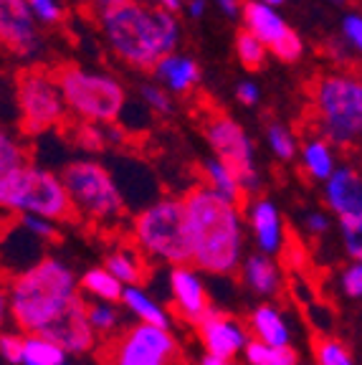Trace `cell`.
I'll list each match as a JSON object with an SVG mask.
<instances>
[{
  "label": "cell",
  "mask_w": 362,
  "mask_h": 365,
  "mask_svg": "<svg viewBox=\"0 0 362 365\" xmlns=\"http://www.w3.org/2000/svg\"><path fill=\"white\" fill-rule=\"evenodd\" d=\"M190 228V264L203 274L228 277L244 262V216L241 205L223 198L208 185H198L185 195Z\"/></svg>",
  "instance_id": "6da1fadb"
},
{
  "label": "cell",
  "mask_w": 362,
  "mask_h": 365,
  "mask_svg": "<svg viewBox=\"0 0 362 365\" xmlns=\"http://www.w3.org/2000/svg\"><path fill=\"white\" fill-rule=\"evenodd\" d=\"M81 294V279L56 257L18 269L6 284L3 312L21 332H43Z\"/></svg>",
  "instance_id": "7a4b0ae2"
},
{
  "label": "cell",
  "mask_w": 362,
  "mask_h": 365,
  "mask_svg": "<svg viewBox=\"0 0 362 365\" xmlns=\"http://www.w3.org/2000/svg\"><path fill=\"white\" fill-rule=\"evenodd\" d=\"M102 31L112 51L135 68H155L180 43L175 11L142 0L102 8Z\"/></svg>",
  "instance_id": "3957f363"
},
{
  "label": "cell",
  "mask_w": 362,
  "mask_h": 365,
  "mask_svg": "<svg viewBox=\"0 0 362 365\" xmlns=\"http://www.w3.org/2000/svg\"><path fill=\"white\" fill-rule=\"evenodd\" d=\"M132 239L150 262L167 267L190 264L192 249L185 198H160L145 205L132 218Z\"/></svg>",
  "instance_id": "277c9868"
},
{
  "label": "cell",
  "mask_w": 362,
  "mask_h": 365,
  "mask_svg": "<svg viewBox=\"0 0 362 365\" xmlns=\"http://www.w3.org/2000/svg\"><path fill=\"white\" fill-rule=\"evenodd\" d=\"M317 127L337 148L362 143V76L324 74L311 86Z\"/></svg>",
  "instance_id": "5b68a950"
},
{
  "label": "cell",
  "mask_w": 362,
  "mask_h": 365,
  "mask_svg": "<svg viewBox=\"0 0 362 365\" xmlns=\"http://www.w3.org/2000/svg\"><path fill=\"white\" fill-rule=\"evenodd\" d=\"M0 203L13 213H38L61 223L76 216L66 182L61 175L38 165L0 173Z\"/></svg>",
  "instance_id": "8992f818"
},
{
  "label": "cell",
  "mask_w": 362,
  "mask_h": 365,
  "mask_svg": "<svg viewBox=\"0 0 362 365\" xmlns=\"http://www.w3.org/2000/svg\"><path fill=\"white\" fill-rule=\"evenodd\" d=\"M76 216L91 223H117L125 213V195L114 175L96 160H71L61 170Z\"/></svg>",
  "instance_id": "52a82bcc"
},
{
  "label": "cell",
  "mask_w": 362,
  "mask_h": 365,
  "mask_svg": "<svg viewBox=\"0 0 362 365\" xmlns=\"http://www.w3.org/2000/svg\"><path fill=\"white\" fill-rule=\"evenodd\" d=\"M56 79L66 97L68 112H74L84 122L109 125L125 112L127 94L114 76L79 66H63L56 71Z\"/></svg>",
  "instance_id": "ba28073f"
},
{
  "label": "cell",
  "mask_w": 362,
  "mask_h": 365,
  "mask_svg": "<svg viewBox=\"0 0 362 365\" xmlns=\"http://www.w3.org/2000/svg\"><path fill=\"white\" fill-rule=\"evenodd\" d=\"M16 107L21 125L29 135H43L63 122L68 112L66 97L56 74L41 68H23L16 79Z\"/></svg>",
  "instance_id": "9c48e42d"
},
{
  "label": "cell",
  "mask_w": 362,
  "mask_h": 365,
  "mask_svg": "<svg viewBox=\"0 0 362 365\" xmlns=\"http://www.w3.org/2000/svg\"><path fill=\"white\" fill-rule=\"evenodd\" d=\"M180 358V345L170 327L137 322L125 327L119 335L109 337L104 348L107 365H175Z\"/></svg>",
  "instance_id": "30bf717a"
},
{
  "label": "cell",
  "mask_w": 362,
  "mask_h": 365,
  "mask_svg": "<svg viewBox=\"0 0 362 365\" xmlns=\"http://www.w3.org/2000/svg\"><path fill=\"white\" fill-rule=\"evenodd\" d=\"M205 140H208L213 155L228 163L236 170L238 180L244 185L246 195L261 188V175L256 168V153L249 132L226 114H215L205 125Z\"/></svg>",
  "instance_id": "8fae6325"
},
{
  "label": "cell",
  "mask_w": 362,
  "mask_h": 365,
  "mask_svg": "<svg viewBox=\"0 0 362 365\" xmlns=\"http://www.w3.org/2000/svg\"><path fill=\"white\" fill-rule=\"evenodd\" d=\"M195 327H198V337L203 342L205 353L210 355H221V358H233V360L238 355L244 358L246 348H249L251 342L249 322H241L238 317L218 312L213 307L208 309V314Z\"/></svg>",
  "instance_id": "7c38bea8"
},
{
  "label": "cell",
  "mask_w": 362,
  "mask_h": 365,
  "mask_svg": "<svg viewBox=\"0 0 362 365\" xmlns=\"http://www.w3.org/2000/svg\"><path fill=\"white\" fill-rule=\"evenodd\" d=\"M29 0H0V36L21 58H36L43 48Z\"/></svg>",
  "instance_id": "4fadbf2b"
},
{
  "label": "cell",
  "mask_w": 362,
  "mask_h": 365,
  "mask_svg": "<svg viewBox=\"0 0 362 365\" xmlns=\"http://www.w3.org/2000/svg\"><path fill=\"white\" fill-rule=\"evenodd\" d=\"M43 335H48L51 340H56L68 355H86L96 348L99 335L91 327L89 319V302L84 299V294H79L74 302L68 304L51 325L46 327Z\"/></svg>",
  "instance_id": "5bb4252c"
},
{
  "label": "cell",
  "mask_w": 362,
  "mask_h": 365,
  "mask_svg": "<svg viewBox=\"0 0 362 365\" xmlns=\"http://www.w3.org/2000/svg\"><path fill=\"white\" fill-rule=\"evenodd\" d=\"M167 287H170V299L177 317L185 319L187 325H198L208 314L210 297L203 282V272L198 267H192V264L172 267L170 277H167Z\"/></svg>",
  "instance_id": "9a60e30c"
},
{
  "label": "cell",
  "mask_w": 362,
  "mask_h": 365,
  "mask_svg": "<svg viewBox=\"0 0 362 365\" xmlns=\"http://www.w3.org/2000/svg\"><path fill=\"white\" fill-rule=\"evenodd\" d=\"M322 195L329 213L340 221L362 216V168L340 163L337 170L322 182Z\"/></svg>",
  "instance_id": "2e32d148"
},
{
  "label": "cell",
  "mask_w": 362,
  "mask_h": 365,
  "mask_svg": "<svg viewBox=\"0 0 362 365\" xmlns=\"http://www.w3.org/2000/svg\"><path fill=\"white\" fill-rule=\"evenodd\" d=\"M249 228L256 246L264 254L279 257L286 251V226L276 203L269 198H254L249 203Z\"/></svg>",
  "instance_id": "e0dca14e"
},
{
  "label": "cell",
  "mask_w": 362,
  "mask_h": 365,
  "mask_svg": "<svg viewBox=\"0 0 362 365\" xmlns=\"http://www.w3.org/2000/svg\"><path fill=\"white\" fill-rule=\"evenodd\" d=\"M241 18H244V29H249L254 36H259L269 46V51L291 34V29H289V23L279 13V8L269 6V3H261V0L244 3Z\"/></svg>",
  "instance_id": "ac0fdd59"
},
{
  "label": "cell",
  "mask_w": 362,
  "mask_h": 365,
  "mask_svg": "<svg viewBox=\"0 0 362 365\" xmlns=\"http://www.w3.org/2000/svg\"><path fill=\"white\" fill-rule=\"evenodd\" d=\"M241 279L254 294L259 297H274L281 289V269L274 262L272 254L254 251L241 262Z\"/></svg>",
  "instance_id": "d6986e66"
},
{
  "label": "cell",
  "mask_w": 362,
  "mask_h": 365,
  "mask_svg": "<svg viewBox=\"0 0 362 365\" xmlns=\"http://www.w3.org/2000/svg\"><path fill=\"white\" fill-rule=\"evenodd\" d=\"M155 76L162 86L172 91V94H185L200 81V66L195 58L182 56V53L172 51L165 58H160L157 66L152 68Z\"/></svg>",
  "instance_id": "ffe728a7"
},
{
  "label": "cell",
  "mask_w": 362,
  "mask_h": 365,
  "mask_svg": "<svg viewBox=\"0 0 362 365\" xmlns=\"http://www.w3.org/2000/svg\"><path fill=\"white\" fill-rule=\"evenodd\" d=\"M249 330L251 337L267 342V345H291V327H289L286 317L279 307L274 304H259V307L251 309L249 314Z\"/></svg>",
  "instance_id": "44dd1931"
},
{
  "label": "cell",
  "mask_w": 362,
  "mask_h": 365,
  "mask_svg": "<svg viewBox=\"0 0 362 365\" xmlns=\"http://www.w3.org/2000/svg\"><path fill=\"white\" fill-rule=\"evenodd\" d=\"M122 307L145 325H157V327H172V314L155 299L152 294L142 289V284H130L125 287L122 294Z\"/></svg>",
  "instance_id": "7402d4cb"
},
{
  "label": "cell",
  "mask_w": 362,
  "mask_h": 365,
  "mask_svg": "<svg viewBox=\"0 0 362 365\" xmlns=\"http://www.w3.org/2000/svg\"><path fill=\"white\" fill-rule=\"evenodd\" d=\"M337 158H334V145L327 137H311L301 145V170L314 182H324L337 170Z\"/></svg>",
  "instance_id": "603a6c76"
},
{
  "label": "cell",
  "mask_w": 362,
  "mask_h": 365,
  "mask_svg": "<svg viewBox=\"0 0 362 365\" xmlns=\"http://www.w3.org/2000/svg\"><path fill=\"white\" fill-rule=\"evenodd\" d=\"M203 178L210 190H215V193L223 195V198L233 200V203L241 205V200L246 198V190H244V185H241V180H238L236 170H233L228 163H223L218 155H213V158H208L203 163Z\"/></svg>",
  "instance_id": "cb8c5ba5"
},
{
  "label": "cell",
  "mask_w": 362,
  "mask_h": 365,
  "mask_svg": "<svg viewBox=\"0 0 362 365\" xmlns=\"http://www.w3.org/2000/svg\"><path fill=\"white\" fill-rule=\"evenodd\" d=\"M104 267L117 277L125 287L130 284H142L148 279V257L140 249H114L112 254H107Z\"/></svg>",
  "instance_id": "d4e9b609"
},
{
  "label": "cell",
  "mask_w": 362,
  "mask_h": 365,
  "mask_svg": "<svg viewBox=\"0 0 362 365\" xmlns=\"http://www.w3.org/2000/svg\"><path fill=\"white\" fill-rule=\"evenodd\" d=\"M21 365H71L68 353L43 332H26Z\"/></svg>",
  "instance_id": "484cf974"
},
{
  "label": "cell",
  "mask_w": 362,
  "mask_h": 365,
  "mask_svg": "<svg viewBox=\"0 0 362 365\" xmlns=\"http://www.w3.org/2000/svg\"><path fill=\"white\" fill-rule=\"evenodd\" d=\"M81 294H86L89 299H102V302L122 304L125 284H122L107 267H94L81 277Z\"/></svg>",
  "instance_id": "4316f807"
},
{
  "label": "cell",
  "mask_w": 362,
  "mask_h": 365,
  "mask_svg": "<svg viewBox=\"0 0 362 365\" xmlns=\"http://www.w3.org/2000/svg\"><path fill=\"white\" fill-rule=\"evenodd\" d=\"M246 365H299V355L291 345H267V342L251 337L249 348L244 353Z\"/></svg>",
  "instance_id": "83f0119b"
},
{
  "label": "cell",
  "mask_w": 362,
  "mask_h": 365,
  "mask_svg": "<svg viewBox=\"0 0 362 365\" xmlns=\"http://www.w3.org/2000/svg\"><path fill=\"white\" fill-rule=\"evenodd\" d=\"M119 302H102V299H89V319L91 327L99 337H114L125 330V317L122 309L117 307Z\"/></svg>",
  "instance_id": "f1b7e54d"
},
{
  "label": "cell",
  "mask_w": 362,
  "mask_h": 365,
  "mask_svg": "<svg viewBox=\"0 0 362 365\" xmlns=\"http://www.w3.org/2000/svg\"><path fill=\"white\" fill-rule=\"evenodd\" d=\"M269 53H272L269 51V46L264 43L259 36L251 34L249 29L238 31L236 34V56H238V61L244 63V68H249V71L264 68Z\"/></svg>",
  "instance_id": "f546056e"
},
{
  "label": "cell",
  "mask_w": 362,
  "mask_h": 365,
  "mask_svg": "<svg viewBox=\"0 0 362 365\" xmlns=\"http://www.w3.org/2000/svg\"><path fill=\"white\" fill-rule=\"evenodd\" d=\"M314 360L317 365H357L352 350L337 337H319L314 342Z\"/></svg>",
  "instance_id": "4dcf8cb0"
},
{
  "label": "cell",
  "mask_w": 362,
  "mask_h": 365,
  "mask_svg": "<svg viewBox=\"0 0 362 365\" xmlns=\"http://www.w3.org/2000/svg\"><path fill=\"white\" fill-rule=\"evenodd\" d=\"M267 145L279 160H286V163L289 160H294L296 150H299L294 132L289 130V127L279 125V122H274V125L267 127Z\"/></svg>",
  "instance_id": "1f68e13d"
},
{
  "label": "cell",
  "mask_w": 362,
  "mask_h": 365,
  "mask_svg": "<svg viewBox=\"0 0 362 365\" xmlns=\"http://www.w3.org/2000/svg\"><path fill=\"white\" fill-rule=\"evenodd\" d=\"M337 289L345 299L352 302H362V262L360 259H350L337 274Z\"/></svg>",
  "instance_id": "d6a6232c"
},
{
  "label": "cell",
  "mask_w": 362,
  "mask_h": 365,
  "mask_svg": "<svg viewBox=\"0 0 362 365\" xmlns=\"http://www.w3.org/2000/svg\"><path fill=\"white\" fill-rule=\"evenodd\" d=\"M23 165H29V155H26L23 145L13 140L8 132H3V137H0V173L18 170Z\"/></svg>",
  "instance_id": "836d02e7"
},
{
  "label": "cell",
  "mask_w": 362,
  "mask_h": 365,
  "mask_svg": "<svg viewBox=\"0 0 362 365\" xmlns=\"http://www.w3.org/2000/svg\"><path fill=\"white\" fill-rule=\"evenodd\" d=\"M340 241L347 257L362 262V216L340 221Z\"/></svg>",
  "instance_id": "e575fe53"
},
{
  "label": "cell",
  "mask_w": 362,
  "mask_h": 365,
  "mask_svg": "<svg viewBox=\"0 0 362 365\" xmlns=\"http://www.w3.org/2000/svg\"><path fill=\"white\" fill-rule=\"evenodd\" d=\"M18 226L26 228L29 234H33L36 239H41V241L58 239L56 221H51V218H46V216H38V213H18Z\"/></svg>",
  "instance_id": "d590c367"
},
{
  "label": "cell",
  "mask_w": 362,
  "mask_h": 365,
  "mask_svg": "<svg viewBox=\"0 0 362 365\" xmlns=\"http://www.w3.org/2000/svg\"><path fill=\"white\" fill-rule=\"evenodd\" d=\"M167 86L162 84H142L140 86V97L142 102L148 104L150 109H155L157 114H170L172 112V99L167 94Z\"/></svg>",
  "instance_id": "8d00e7d4"
},
{
  "label": "cell",
  "mask_w": 362,
  "mask_h": 365,
  "mask_svg": "<svg viewBox=\"0 0 362 365\" xmlns=\"http://www.w3.org/2000/svg\"><path fill=\"white\" fill-rule=\"evenodd\" d=\"M23 345H26V332H3L0 337V355L8 365H21Z\"/></svg>",
  "instance_id": "74e56055"
},
{
  "label": "cell",
  "mask_w": 362,
  "mask_h": 365,
  "mask_svg": "<svg viewBox=\"0 0 362 365\" xmlns=\"http://www.w3.org/2000/svg\"><path fill=\"white\" fill-rule=\"evenodd\" d=\"M31 3V11L36 13L41 23L46 26H53V23H61L63 18V8L58 0H29Z\"/></svg>",
  "instance_id": "f35d334b"
},
{
  "label": "cell",
  "mask_w": 362,
  "mask_h": 365,
  "mask_svg": "<svg viewBox=\"0 0 362 365\" xmlns=\"http://www.w3.org/2000/svg\"><path fill=\"white\" fill-rule=\"evenodd\" d=\"M342 36H345L347 43L362 53V16L360 13H350L342 21Z\"/></svg>",
  "instance_id": "ab89813d"
},
{
  "label": "cell",
  "mask_w": 362,
  "mask_h": 365,
  "mask_svg": "<svg viewBox=\"0 0 362 365\" xmlns=\"http://www.w3.org/2000/svg\"><path fill=\"white\" fill-rule=\"evenodd\" d=\"M329 226H332V221L324 211H309L304 216V231H309L311 236H324Z\"/></svg>",
  "instance_id": "60d3db41"
},
{
  "label": "cell",
  "mask_w": 362,
  "mask_h": 365,
  "mask_svg": "<svg viewBox=\"0 0 362 365\" xmlns=\"http://www.w3.org/2000/svg\"><path fill=\"white\" fill-rule=\"evenodd\" d=\"M236 97H238V102L246 104V107H254L261 99L259 84H254V81H241V84L236 86Z\"/></svg>",
  "instance_id": "b9f144b4"
},
{
  "label": "cell",
  "mask_w": 362,
  "mask_h": 365,
  "mask_svg": "<svg viewBox=\"0 0 362 365\" xmlns=\"http://www.w3.org/2000/svg\"><path fill=\"white\" fill-rule=\"evenodd\" d=\"M215 6L221 8L228 18H238L244 13V3L241 0H215Z\"/></svg>",
  "instance_id": "7bdbcfd3"
},
{
  "label": "cell",
  "mask_w": 362,
  "mask_h": 365,
  "mask_svg": "<svg viewBox=\"0 0 362 365\" xmlns=\"http://www.w3.org/2000/svg\"><path fill=\"white\" fill-rule=\"evenodd\" d=\"M185 11H187V16H190V18L205 16V0H187Z\"/></svg>",
  "instance_id": "ee69618b"
},
{
  "label": "cell",
  "mask_w": 362,
  "mask_h": 365,
  "mask_svg": "<svg viewBox=\"0 0 362 365\" xmlns=\"http://www.w3.org/2000/svg\"><path fill=\"white\" fill-rule=\"evenodd\" d=\"M200 365H236V363H233V358H221V355L205 353L203 358H200Z\"/></svg>",
  "instance_id": "f6af8a7d"
},
{
  "label": "cell",
  "mask_w": 362,
  "mask_h": 365,
  "mask_svg": "<svg viewBox=\"0 0 362 365\" xmlns=\"http://www.w3.org/2000/svg\"><path fill=\"white\" fill-rule=\"evenodd\" d=\"M152 3L167 8V11H180V8H182V0H152Z\"/></svg>",
  "instance_id": "bcb514c9"
},
{
  "label": "cell",
  "mask_w": 362,
  "mask_h": 365,
  "mask_svg": "<svg viewBox=\"0 0 362 365\" xmlns=\"http://www.w3.org/2000/svg\"><path fill=\"white\" fill-rule=\"evenodd\" d=\"M102 8H109V6H117V3H125V0H96Z\"/></svg>",
  "instance_id": "7dc6e473"
},
{
  "label": "cell",
  "mask_w": 362,
  "mask_h": 365,
  "mask_svg": "<svg viewBox=\"0 0 362 365\" xmlns=\"http://www.w3.org/2000/svg\"><path fill=\"white\" fill-rule=\"evenodd\" d=\"M261 3H269V6L279 8V6H284V3H286V0H261Z\"/></svg>",
  "instance_id": "c3c4849f"
},
{
  "label": "cell",
  "mask_w": 362,
  "mask_h": 365,
  "mask_svg": "<svg viewBox=\"0 0 362 365\" xmlns=\"http://www.w3.org/2000/svg\"><path fill=\"white\" fill-rule=\"evenodd\" d=\"M329 3H345V0H329Z\"/></svg>",
  "instance_id": "681fc988"
}]
</instances>
